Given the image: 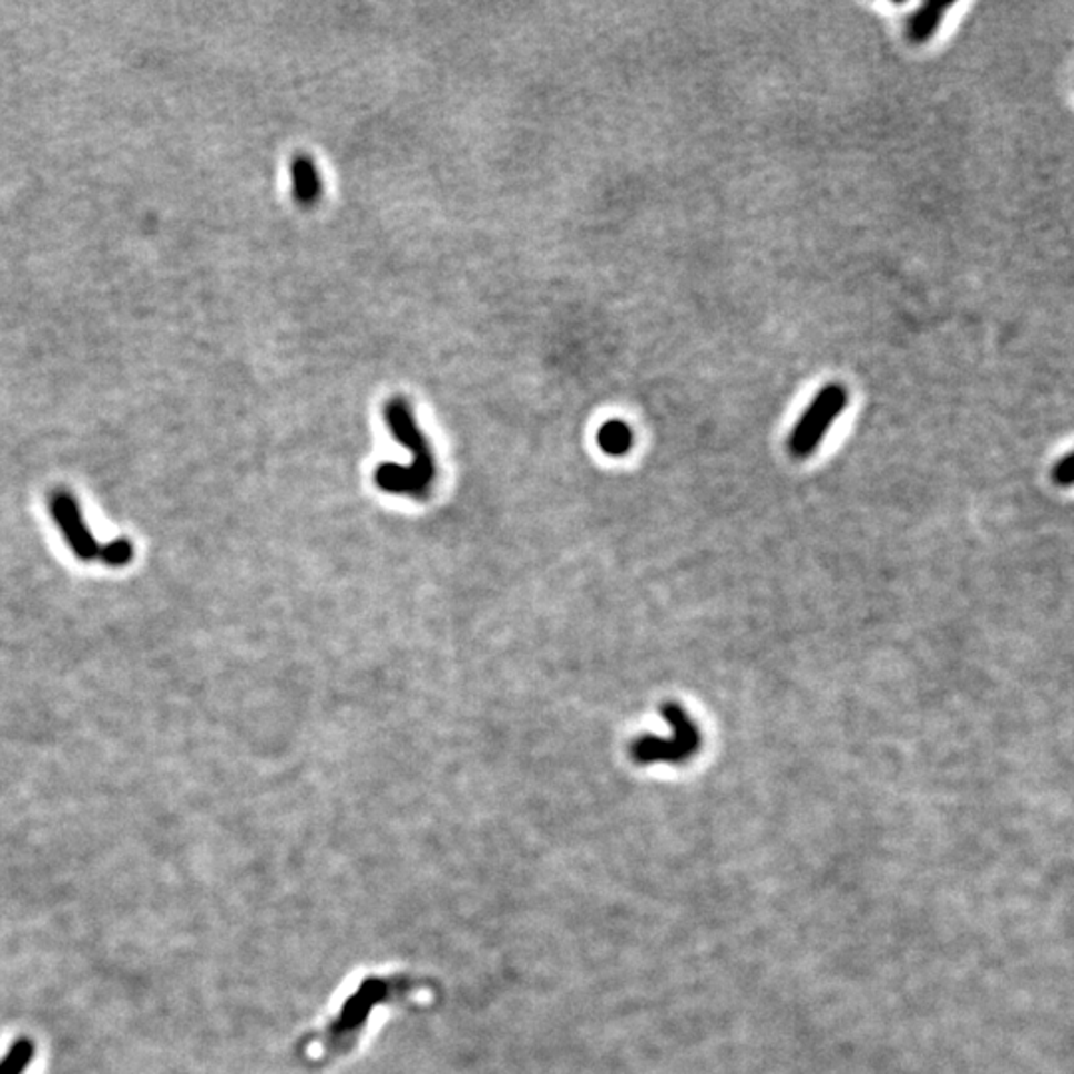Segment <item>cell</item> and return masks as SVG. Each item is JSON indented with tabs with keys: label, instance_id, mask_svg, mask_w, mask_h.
Returning <instances> with one entry per match:
<instances>
[{
	"label": "cell",
	"instance_id": "obj_1",
	"mask_svg": "<svg viewBox=\"0 0 1074 1074\" xmlns=\"http://www.w3.org/2000/svg\"><path fill=\"white\" fill-rule=\"evenodd\" d=\"M385 420L392 436L412 454L408 466L380 464L375 472L378 488L388 494L408 495L415 500L427 498L430 485L434 484V456L428 444L427 436L420 432L412 408L405 398H392L385 407Z\"/></svg>",
	"mask_w": 1074,
	"mask_h": 1074
},
{
	"label": "cell",
	"instance_id": "obj_2",
	"mask_svg": "<svg viewBox=\"0 0 1074 1074\" xmlns=\"http://www.w3.org/2000/svg\"><path fill=\"white\" fill-rule=\"evenodd\" d=\"M661 715L665 716L671 726V738L661 736H640L631 745V756L640 765H651V763H673L681 765L687 763L688 758L697 755L700 748V730L697 723L688 716L687 710L668 700L661 705Z\"/></svg>",
	"mask_w": 1074,
	"mask_h": 1074
},
{
	"label": "cell",
	"instance_id": "obj_3",
	"mask_svg": "<svg viewBox=\"0 0 1074 1074\" xmlns=\"http://www.w3.org/2000/svg\"><path fill=\"white\" fill-rule=\"evenodd\" d=\"M848 405V392L840 385H828L814 398L812 405L796 422L788 438V450L794 458H808L820 446L828 428L840 417Z\"/></svg>",
	"mask_w": 1074,
	"mask_h": 1074
},
{
	"label": "cell",
	"instance_id": "obj_4",
	"mask_svg": "<svg viewBox=\"0 0 1074 1074\" xmlns=\"http://www.w3.org/2000/svg\"><path fill=\"white\" fill-rule=\"evenodd\" d=\"M49 508L52 520L78 560L82 562L96 560L100 545L92 530L88 528L76 498L70 494L69 490L60 488L50 495Z\"/></svg>",
	"mask_w": 1074,
	"mask_h": 1074
},
{
	"label": "cell",
	"instance_id": "obj_5",
	"mask_svg": "<svg viewBox=\"0 0 1074 1074\" xmlns=\"http://www.w3.org/2000/svg\"><path fill=\"white\" fill-rule=\"evenodd\" d=\"M388 995V983L382 979H367L357 993L349 998L342 1006L337 1021L330 1025V1041L342 1043L355 1035L367 1023L368 1015L375 1006L385 1001Z\"/></svg>",
	"mask_w": 1074,
	"mask_h": 1074
},
{
	"label": "cell",
	"instance_id": "obj_6",
	"mask_svg": "<svg viewBox=\"0 0 1074 1074\" xmlns=\"http://www.w3.org/2000/svg\"><path fill=\"white\" fill-rule=\"evenodd\" d=\"M293 195L300 205H313L320 195V177L317 165L309 155H295L290 160Z\"/></svg>",
	"mask_w": 1074,
	"mask_h": 1074
},
{
	"label": "cell",
	"instance_id": "obj_7",
	"mask_svg": "<svg viewBox=\"0 0 1074 1074\" xmlns=\"http://www.w3.org/2000/svg\"><path fill=\"white\" fill-rule=\"evenodd\" d=\"M945 10H948L945 2H928L921 9L916 10L911 14L910 24H908L911 42H918V44L928 42L941 24Z\"/></svg>",
	"mask_w": 1074,
	"mask_h": 1074
},
{
	"label": "cell",
	"instance_id": "obj_8",
	"mask_svg": "<svg viewBox=\"0 0 1074 1074\" xmlns=\"http://www.w3.org/2000/svg\"><path fill=\"white\" fill-rule=\"evenodd\" d=\"M597 442L605 454L623 456L627 454L633 446V432L631 428L621 420H611L600 428Z\"/></svg>",
	"mask_w": 1074,
	"mask_h": 1074
},
{
	"label": "cell",
	"instance_id": "obj_9",
	"mask_svg": "<svg viewBox=\"0 0 1074 1074\" xmlns=\"http://www.w3.org/2000/svg\"><path fill=\"white\" fill-rule=\"evenodd\" d=\"M34 1058V1045L29 1039L17 1041L7 1055L0 1058V1074H24Z\"/></svg>",
	"mask_w": 1074,
	"mask_h": 1074
},
{
	"label": "cell",
	"instance_id": "obj_10",
	"mask_svg": "<svg viewBox=\"0 0 1074 1074\" xmlns=\"http://www.w3.org/2000/svg\"><path fill=\"white\" fill-rule=\"evenodd\" d=\"M98 558L100 562L106 563L108 567H124L134 560V545L126 538H116L100 548Z\"/></svg>",
	"mask_w": 1074,
	"mask_h": 1074
},
{
	"label": "cell",
	"instance_id": "obj_11",
	"mask_svg": "<svg viewBox=\"0 0 1074 1074\" xmlns=\"http://www.w3.org/2000/svg\"><path fill=\"white\" fill-rule=\"evenodd\" d=\"M1053 478H1055L1056 484H1061V485L1073 484V478H1074L1073 456L1071 454L1065 456V458H1063L1061 462H1056L1055 470H1053Z\"/></svg>",
	"mask_w": 1074,
	"mask_h": 1074
}]
</instances>
